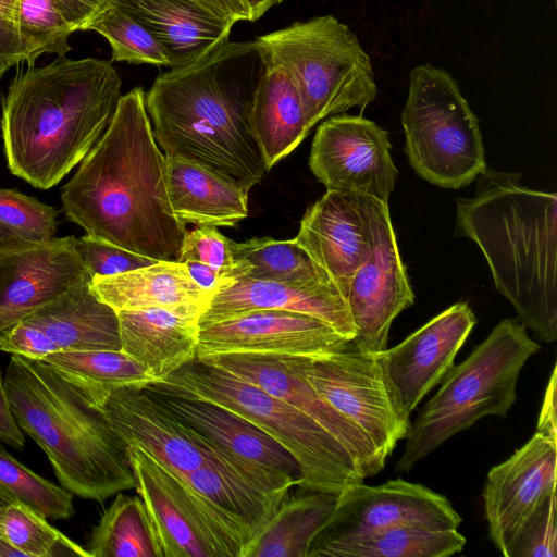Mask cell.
<instances>
[{
	"mask_svg": "<svg viewBox=\"0 0 557 557\" xmlns=\"http://www.w3.org/2000/svg\"><path fill=\"white\" fill-rule=\"evenodd\" d=\"M60 196L65 216L87 235L157 261H177L187 230L170 203L166 158L143 88L122 95L108 128Z\"/></svg>",
	"mask_w": 557,
	"mask_h": 557,
	"instance_id": "obj_1",
	"label": "cell"
},
{
	"mask_svg": "<svg viewBox=\"0 0 557 557\" xmlns=\"http://www.w3.org/2000/svg\"><path fill=\"white\" fill-rule=\"evenodd\" d=\"M264 69L255 41H225L197 61L161 73L145 94L165 156L200 164L245 190L269 171L250 126Z\"/></svg>",
	"mask_w": 557,
	"mask_h": 557,
	"instance_id": "obj_2",
	"label": "cell"
},
{
	"mask_svg": "<svg viewBox=\"0 0 557 557\" xmlns=\"http://www.w3.org/2000/svg\"><path fill=\"white\" fill-rule=\"evenodd\" d=\"M121 88L112 63L96 58L55 57L16 72L1 100L10 172L38 189L58 185L108 128Z\"/></svg>",
	"mask_w": 557,
	"mask_h": 557,
	"instance_id": "obj_3",
	"label": "cell"
},
{
	"mask_svg": "<svg viewBox=\"0 0 557 557\" xmlns=\"http://www.w3.org/2000/svg\"><path fill=\"white\" fill-rule=\"evenodd\" d=\"M486 166L470 198L457 199L456 234L483 252L497 290L542 341L557 339V195Z\"/></svg>",
	"mask_w": 557,
	"mask_h": 557,
	"instance_id": "obj_4",
	"label": "cell"
},
{
	"mask_svg": "<svg viewBox=\"0 0 557 557\" xmlns=\"http://www.w3.org/2000/svg\"><path fill=\"white\" fill-rule=\"evenodd\" d=\"M4 383L18 426L46 454L61 486L100 503L135 487L127 446L70 380L42 360L12 355Z\"/></svg>",
	"mask_w": 557,
	"mask_h": 557,
	"instance_id": "obj_5",
	"label": "cell"
},
{
	"mask_svg": "<svg viewBox=\"0 0 557 557\" xmlns=\"http://www.w3.org/2000/svg\"><path fill=\"white\" fill-rule=\"evenodd\" d=\"M540 348L521 322L502 320L445 374L438 391L411 422L395 471L409 472L447 440L486 416L506 417L517 398L519 374Z\"/></svg>",
	"mask_w": 557,
	"mask_h": 557,
	"instance_id": "obj_6",
	"label": "cell"
},
{
	"mask_svg": "<svg viewBox=\"0 0 557 557\" xmlns=\"http://www.w3.org/2000/svg\"><path fill=\"white\" fill-rule=\"evenodd\" d=\"M159 381L223 405L263 430L296 459L305 491L339 494L364 480L348 450L313 419L221 367L196 357Z\"/></svg>",
	"mask_w": 557,
	"mask_h": 557,
	"instance_id": "obj_7",
	"label": "cell"
},
{
	"mask_svg": "<svg viewBox=\"0 0 557 557\" xmlns=\"http://www.w3.org/2000/svg\"><path fill=\"white\" fill-rule=\"evenodd\" d=\"M264 61L294 82L310 128L376 97L371 60L350 28L333 15L295 22L253 40Z\"/></svg>",
	"mask_w": 557,
	"mask_h": 557,
	"instance_id": "obj_8",
	"label": "cell"
},
{
	"mask_svg": "<svg viewBox=\"0 0 557 557\" xmlns=\"http://www.w3.org/2000/svg\"><path fill=\"white\" fill-rule=\"evenodd\" d=\"M401 124L410 165L433 185L462 188L487 166L479 120L443 69L411 71Z\"/></svg>",
	"mask_w": 557,
	"mask_h": 557,
	"instance_id": "obj_9",
	"label": "cell"
},
{
	"mask_svg": "<svg viewBox=\"0 0 557 557\" xmlns=\"http://www.w3.org/2000/svg\"><path fill=\"white\" fill-rule=\"evenodd\" d=\"M126 449L163 557H243L251 537L237 522L143 449Z\"/></svg>",
	"mask_w": 557,
	"mask_h": 557,
	"instance_id": "obj_10",
	"label": "cell"
},
{
	"mask_svg": "<svg viewBox=\"0 0 557 557\" xmlns=\"http://www.w3.org/2000/svg\"><path fill=\"white\" fill-rule=\"evenodd\" d=\"M313 389L357 426L386 462L398 441L406 438L410 420L396 410L375 355L346 347L319 358L285 357Z\"/></svg>",
	"mask_w": 557,
	"mask_h": 557,
	"instance_id": "obj_11",
	"label": "cell"
},
{
	"mask_svg": "<svg viewBox=\"0 0 557 557\" xmlns=\"http://www.w3.org/2000/svg\"><path fill=\"white\" fill-rule=\"evenodd\" d=\"M361 199L371 230V251L354 274L345 301L355 325L351 345L375 355L387 348L393 321L413 304L414 295L388 205L368 197Z\"/></svg>",
	"mask_w": 557,
	"mask_h": 557,
	"instance_id": "obj_12",
	"label": "cell"
},
{
	"mask_svg": "<svg viewBox=\"0 0 557 557\" xmlns=\"http://www.w3.org/2000/svg\"><path fill=\"white\" fill-rule=\"evenodd\" d=\"M309 166L326 190L386 205L398 175L386 131L361 115L344 113L318 127Z\"/></svg>",
	"mask_w": 557,
	"mask_h": 557,
	"instance_id": "obj_13",
	"label": "cell"
},
{
	"mask_svg": "<svg viewBox=\"0 0 557 557\" xmlns=\"http://www.w3.org/2000/svg\"><path fill=\"white\" fill-rule=\"evenodd\" d=\"M82 395L102 413L126 446L143 449L181 478L230 454L181 422L144 386Z\"/></svg>",
	"mask_w": 557,
	"mask_h": 557,
	"instance_id": "obj_14",
	"label": "cell"
},
{
	"mask_svg": "<svg viewBox=\"0 0 557 557\" xmlns=\"http://www.w3.org/2000/svg\"><path fill=\"white\" fill-rule=\"evenodd\" d=\"M476 318L467 302H457L422 325L398 345L375 354L398 413L410 414L454 366Z\"/></svg>",
	"mask_w": 557,
	"mask_h": 557,
	"instance_id": "obj_15",
	"label": "cell"
},
{
	"mask_svg": "<svg viewBox=\"0 0 557 557\" xmlns=\"http://www.w3.org/2000/svg\"><path fill=\"white\" fill-rule=\"evenodd\" d=\"M350 341L326 322L305 313L261 309L198 325L197 357L262 354L319 358Z\"/></svg>",
	"mask_w": 557,
	"mask_h": 557,
	"instance_id": "obj_16",
	"label": "cell"
},
{
	"mask_svg": "<svg viewBox=\"0 0 557 557\" xmlns=\"http://www.w3.org/2000/svg\"><path fill=\"white\" fill-rule=\"evenodd\" d=\"M557 442L539 433L487 473L482 492L488 533L510 557L527 522L556 494Z\"/></svg>",
	"mask_w": 557,
	"mask_h": 557,
	"instance_id": "obj_17",
	"label": "cell"
},
{
	"mask_svg": "<svg viewBox=\"0 0 557 557\" xmlns=\"http://www.w3.org/2000/svg\"><path fill=\"white\" fill-rule=\"evenodd\" d=\"M460 524L450 502L421 484L401 479L375 486L360 482L337 494L335 509L312 545L395 525L458 530Z\"/></svg>",
	"mask_w": 557,
	"mask_h": 557,
	"instance_id": "obj_18",
	"label": "cell"
},
{
	"mask_svg": "<svg viewBox=\"0 0 557 557\" xmlns=\"http://www.w3.org/2000/svg\"><path fill=\"white\" fill-rule=\"evenodd\" d=\"M74 235L0 242V332L66 292L88 273Z\"/></svg>",
	"mask_w": 557,
	"mask_h": 557,
	"instance_id": "obj_19",
	"label": "cell"
},
{
	"mask_svg": "<svg viewBox=\"0 0 557 557\" xmlns=\"http://www.w3.org/2000/svg\"><path fill=\"white\" fill-rule=\"evenodd\" d=\"M200 359L259 386L313 419L348 450L364 479L385 467L364 434L329 405L285 357L223 354Z\"/></svg>",
	"mask_w": 557,
	"mask_h": 557,
	"instance_id": "obj_20",
	"label": "cell"
},
{
	"mask_svg": "<svg viewBox=\"0 0 557 557\" xmlns=\"http://www.w3.org/2000/svg\"><path fill=\"white\" fill-rule=\"evenodd\" d=\"M144 387L181 422L216 447L278 471L300 485L302 472L293 455L245 417L161 381H152Z\"/></svg>",
	"mask_w": 557,
	"mask_h": 557,
	"instance_id": "obj_21",
	"label": "cell"
},
{
	"mask_svg": "<svg viewBox=\"0 0 557 557\" xmlns=\"http://www.w3.org/2000/svg\"><path fill=\"white\" fill-rule=\"evenodd\" d=\"M346 298L354 274L371 251L361 196L326 193L306 211L294 238Z\"/></svg>",
	"mask_w": 557,
	"mask_h": 557,
	"instance_id": "obj_22",
	"label": "cell"
},
{
	"mask_svg": "<svg viewBox=\"0 0 557 557\" xmlns=\"http://www.w3.org/2000/svg\"><path fill=\"white\" fill-rule=\"evenodd\" d=\"M183 479L237 522L251 537L274 515L292 486L289 476L232 454L201 466Z\"/></svg>",
	"mask_w": 557,
	"mask_h": 557,
	"instance_id": "obj_23",
	"label": "cell"
},
{
	"mask_svg": "<svg viewBox=\"0 0 557 557\" xmlns=\"http://www.w3.org/2000/svg\"><path fill=\"white\" fill-rule=\"evenodd\" d=\"M278 309L315 317L352 341L355 325L347 304L331 283H286L238 275L212 295L198 325L253 310Z\"/></svg>",
	"mask_w": 557,
	"mask_h": 557,
	"instance_id": "obj_24",
	"label": "cell"
},
{
	"mask_svg": "<svg viewBox=\"0 0 557 557\" xmlns=\"http://www.w3.org/2000/svg\"><path fill=\"white\" fill-rule=\"evenodd\" d=\"M164 49L170 69L190 64L228 40L233 21L195 0H111Z\"/></svg>",
	"mask_w": 557,
	"mask_h": 557,
	"instance_id": "obj_25",
	"label": "cell"
},
{
	"mask_svg": "<svg viewBox=\"0 0 557 557\" xmlns=\"http://www.w3.org/2000/svg\"><path fill=\"white\" fill-rule=\"evenodd\" d=\"M117 312L121 350L162 380L197 357L202 310L163 307Z\"/></svg>",
	"mask_w": 557,
	"mask_h": 557,
	"instance_id": "obj_26",
	"label": "cell"
},
{
	"mask_svg": "<svg viewBox=\"0 0 557 557\" xmlns=\"http://www.w3.org/2000/svg\"><path fill=\"white\" fill-rule=\"evenodd\" d=\"M24 321L60 350H121L117 312L95 293L89 274Z\"/></svg>",
	"mask_w": 557,
	"mask_h": 557,
	"instance_id": "obj_27",
	"label": "cell"
},
{
	"mask_svg": "<svg viewBox=\"0 0 557 557\" xmlns=\"http://www.w3.org/2000/svg\"><path fill=\"white\" fill-rule=\"evenodd\" d=\"M165 158L170 203L182 222L235 226L248 215L249 191L200 164Z\"/></svg>",
	"mask_w": 557,
	"mask_h": 557,
	"instance_id": "obj_28",
	"label": "cell"
},
{
	"mask_svg": "<svg viewBox=\"0 0 557 557\" xmlns=\"http://www.w3.org/2000/svg\"><path fill=\"white\" fill-rule=\"evenodd\" d=\"M91 286L115 311L163 307L196 308L203 312L212 297L177 261H158L123 274L94 276Z\"/></svg>",
	"mask_w": 557,
	"mask_h": 557,
	"instance_id": "obj_29",
	"label": "cell"
},
{
	"mask_svg": "<svg viewBox=\"0 0 557 557\" xmlns=\"http://www.w3.org/2000/svg\"><path fill=\"white\" fill-rule=\"evenodd\" d=\"M250 126L268 170L289 154L311 129L294 82L282 67L267 61L253 92Z\"/></svg>",
	"mask_w": 557,
	"mask_h": 557,
	"instance_id": "obj_30",
	"label": "cell"
},
{
	"mask_svg": "<svg viewBox=\"0 0 557 557\" xmlns=\"http://www.w3.org/2000/svg\"><path fill=\"white\" fill-rule=\"evenodd\" d=\"M306 491L285 496L243 557H309L313 542L335 509L337 494Z\"/></svg>",
	"mask_w": 557,
	"mask_h": 557,
	"instance_id": "obj_31",
	"label": "cell"
},
{
	"mask_svg": "<svg viewBox=\"0 0 557 557\" xmlns=\"http://www.w3.org/2000/svg\"><path fill=\"white\" fill-rule=\"evenodd\" d=\"M465 544L458 530L395 525L315 543L309 557H448Z\"/></svg>",
	"mask_w": 557,
	"mask_h": 557,
	"instance_id": "obj_32",
	"label": "cell"
},
{
	"mask_svg": "<svg viewBox=\"0 0 557 557\" xmlns=\"http://www.w3.org/2000/svg\"><path fill=\"white\" fill-rule=\"evenodd\" d=\"M85 548L90 557H163L141 497L122 492L103 511Z\"/></svg>",
	"mask_w": 557,
	"mask_h": 557,
	"instance_id": "obj_33",
	"label": "cell"
},
{
	"mask_svg": "<svg viewBox=\"0 0 557 557\" xmlns=\"http://www.w3.org/2000/svg\"><path fill=\"white\" fill-rule=\"evenodd\" d=\"M42 361L87 393L103 394L154 381L143 366L122 350H59Z\"/></svg>",
	"mask_w": 557,
	"mask_h": 557,
	"instance_id": "obj_34",
	"label": "cell"
},
{
	"mask_svg": "<svg viewBox=\"0 0 557 557\" xmlns=\"http://www.w3.org/2000/svg\"><path fill=\"white\" fill-rule=\"evenodd\" d=\"M233 256L246 267L244 275L286 283H331L326 273L295 239L271 237L233 243ZM332 284V283H331Z\"/></svg>",
	"mask_w": 557,
	"mask_h": 557,
	"instance_id": "obj_35",
	"label": "cell"
},
{
	"mask_svg": "<svg viewBox=\"0 0 557 557\" xmlns=\"http://www.w3.org/2000/svg\"><path fill=\"white\" fill-rule=\"evenodd\" d=\"M21 63L34 66L44 54L64 57L74 33L55 0H18L15 17Z\"/></svg>",
	"mask_w": 557,
	"mask_h": 557,
	"instance_id": "obj_36",
	"label": "cell"
},
{
	"mask_svg": "<svg viewBox=\"0 0 557 557\" xmlns=\"http://www.w3.org/2000/svg\"><path fill=\"white\" fill-rule=\"evenodd\" d=\"M0 537L26 557H90L39 512L21 500L0 505Z\"/></svg>",
	"mask_w": 557,
	"mask_h": 557,
	"instance_id": "obj_37",
	"label": "cell"
},
{
	"mask_svg": "<svg viewBox=\"0 0 557 557\" xmlns=\"http://www.w3.org/2000/svg\"><path fill=\"white\" fill-rule=\"evenodd\" d=\"M104 37L112 61L170 67L169 58L156 38L122 9L109 4L85 27Z\"/></svg>",
	"mask_w": 557,
	"mask_h": 557,
	"instance_id": "obj_38",
	"label": "cell"
},
{
	"mask_svg": "<svg viewBox=\"0 0 557 557\" xmlns=\"http://www.w3.org/2000/svg\"><path fill=\"white\" fill-rule=\"evenodd\" d=\"M0 485L17 500L46 519H69L74 515L73 494L38 475L0 445Z\"/></svg>",
	"mask_w": 557,
	"mask_h": 557,
	"instance_id": "obj_39",
	"label": "cell"
},
{
	"mask_svg": "<svg viewBox=\"0 0 557 557\" xmlns=\"http://www.w3.org/2000/svg\"><path fill=\"white\" fill-rule=\"evenodd\" d=\"M54 207L14 188L0 187V242H40L54 237Z\"/></svg>",
	"mask_w": 557,
	"mask_h": 557,
	"instance_id": "obj_40",
	"label": "cell"
},
{
	"mask_svg": "<svg viewBox=\"0 0 557 557\" xmlns=\"http://www.w3.org/2000/svg\"><path fill=\"white\" fill-rule=\"evenodd\" d=\"M233 243L215 226L197 225L196 228L185 232L177 262L184 263L187 260L203 262L218 271L228 285L234 277L246 273L245 264L236 261L233 256Z\"/></svg>",
	"mask_w": 557,
	"mask_h": 557,
	"instance_id": "obj_41",
	"label": "cell"
},
{
	"mask_svg": "<svg viewBox=\"0 0 557 557\" xmlns=\"http://www.w3.org/2000/svg\"><path fill=\"white\" fill-rule=\"evenodd\" d=\"M76 250L91 277L123 274L158 262L87 234L77 238Z\"/></svg>",
	"mask_w": 557,
	"mask_h": 557,
	"instance_id": "obj_42",
	"label": "cell"
},
{
	"mask_svg": "<svg viewBox=\"0 0 557 557\" xmlns=\"http://www.w3.org/2000/svg\"><path fill=\"white\" fill-rule=\"evenodd\" d=\"M556 494L536 511L521 530L510 557H556Z\"/></svg>",
	"mask_w": 557,
	"mask_h": 557,
	"instance_id": "obj_43",
	"label": "cell"
},
{
	"mask_svg": "<svg viewBox=\"0 0 557 557\" xmlns=\"http://www.w3.org/2000/svg\"><path fill=\"white\" fill-rule=\"evenodd\" d=\"M0 350L42 360L60 349L41 330L22 320L0 332Z\"/></svg>",
	"mask_w": 557,
	"mask_h": 557,
	"instance_id": "obj_44",
	"label": "cell"
},
{
	"mask_svg": "<svg viewBox=\"0 0 557 557\" xmlns=\"http://www.w3.org/2000/svg\"><path fill=\"white\" fill-rule=\"evenodd\" d=\"M18 0H0V69L7 72L21 63L15 17Z\"/></svg>",
	"mask_w": 557,
	"mask_h": 557,
	"instance_id": "obj_45",
	"label": "cell"
},
{
	"mask_svg": "<svg viewBox=\"0 0 557 557\" xmlns=\"http://www.w3.org/2000/svg\"><path fill=\"white\" fill-rule=\"evenodd\" d=\"M74 32L85 30L87 24L107 8L111 0H55Z\"/></svg>",
	"mask_w": 557,
	"mask_h": 557,
	"instance_id": "obj_46",
	"label": "cell"
},
{
	"mask_svg": "<svg viewBox=\"0 0 557 557\" xmlns=\"http://www.w3.org/2000/svg\"><path fill=\"white\" fill-rule=\"evenodd\" d=\"M0 442L14 449H23L25 436L18 426L9 403L4 377L0 369Z\"/></svg>",
	"mask_w": 557,
	"mask_h": 557,
	"instance_id": "obj_47",
	"label": "cell"
},
{
	"mask_svg": "<svg viewBox=\"0 0 557 557\" xmlns=\"http://www.w3.org/2000/svg\"><path fill=\"white\" fill-rule=\"evenodd\" d=\"M556 386L557 374L555 364L541 406L536 433L557 442Z\"/></svg>",
	"mask_w": 557,
	"mask_h": 557,
	"instance_id": "obj_48",
	"label": "cell"
},
{
	"mask_svg": "<svg viewBox=\"0 0 557 557\" xmlns=\"http://www.w3.org/2000/svg\"><path fill=\"white\" fill-rule=\"evenodd\" d=\"M184 264L193 281L211 295L226 285L219 272L203 262L187 260Z\"/></svg>",
	"mask_w": 557,
	"mask_h": 557,
	"instance_id": "obj_49",
	"label": "cell"
},
{
	"mask_svg": "<svg viewBox=\"0 0 557 557\" xmlns=\"http://www.w3.org/2000/svg\"><path fill=\"white\" fill-rule=\"evenodd\" d=\"M214 13L233 21H251L250 11L245 0H195Z\"/></svg>",
	"mask_w": 557,
	"mask_h": 557,
	"instance_id": "obj_50",
	"label": "cell"
},
{
	"mask_svg": "<svg viewBox=\"0 0 557 557\" xmlns=\"http://www.w3.org/2000/svg\"><path fill=\"white\" fill-rule=\"evenodd\" d=\"M249 11L251 21L259 20L269 9L282 3L285 0H245Z\"/></svg>",
	"mask_w": 557,
	"mask_h": 557,
	"instance_id": "obj_51",
	"label": "cell"
},
{
	"mask_svg": "<svg viewBox=\"0 0 557 557\" xmlns=\"http://www.w3.org/2000/svg\"><path fill=\"white\" fill-rule=\"evenodd\" d=\"M15 500V497L2 485H0V505L13 503Z\"/></svg>",
	"mask_w": 557,
	"mask_h": 557,
	"instance_id": "obj_52",
	"label": "cell"
},
{
	"mask_svg": "<svg viewBox=\"0 0 557 557\" xmlns=\"http://www.w3.org/2000/svg\"><path fill=\"white\" fill-rule=\"evenodd\" d=\"M5 72H3L1 69H0V78L3 76Z\"/></svg>",
	"mask_w": 557,
	"mask_h": 557,
	"instance_id": "obj_53",
	"label": "cell"
}]
</instances>
